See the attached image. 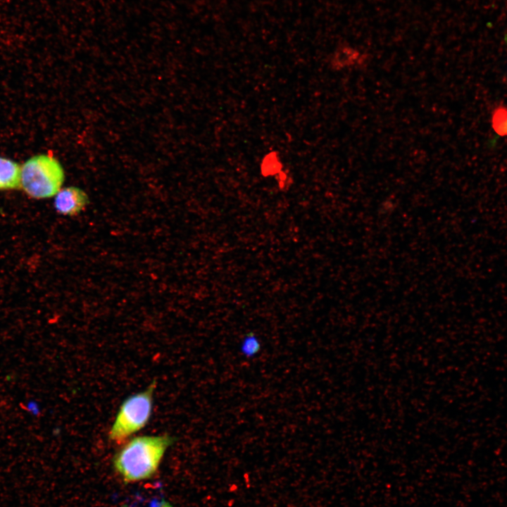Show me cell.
Segmentation results:
<instances>
[{"instance_id": "obj_1", "label": "cell", "mask_w": 507, "mask_h": 507, "mask_svg": "<svg viewBox=\"0 0 507 507\" xmlns=\"http://www.w3.org/2000/svg\"><path fill=\"white\" fill-rule=\"evenodd\" d=\"M175 441L169 434L135 437L125 442L115 453L113 467L125 483L151 478Z\"/></svg>"}, {"instance_id": "obj_2", "label": "cell", "mask_w": 507, "mask_h": 507, "mask_svg": "<svg viewBox=\"0 0 507 507\" xmlns=\"http://www.w3.org/2000/svg\"><path fill=\"white\" fill-rule=\"evenodd\" d=\"M156 381L154 380L144 390L134 394L120 405L108 431V439L120 445L133 434L144 428L152 414Z\"/></svg>"}, {"instance_id": "obj_3", "label": "cell", "mask_w": 507, "mask_h": 507, "mask_svg": "<svg viewBox=\"0 0 507 507\" xmlns=\"http://www.w3.org/2000/svg\"><path fill=\"white\" fill-rule=\"evenodd\" d=\"M65 178L59 161L51 155L40 154L28 159L21 168V187L34 199L55 196Z\"/></svg>"}, {"instance_id": "obj_4", "label": "cell", "mask_w": 507, "mask_h": 507, "mask_svg": "<svg viewBox=\"0 0 507 507\" xmlns=\"http://www.w3.org/2000/svg\"><path fill=\"white\" fill-rule=\"evenodd\" d=\"M54 208L62 215L73 216L80 213L89 204L87 194L77 187L60 189L55 195Z\"/></svg>"}, {"instance_id": "obj_5", "label": "cell", "mask_w": 507, "mask_h": 507, "mask_svg": "<svg viewBox=\"0 0 507 507\" xmlns=\"http://www.w3.org/2000/svg\"><path fill=\"white\" fill-rule=\"evenodd\" d=\"M367 55L349 44H340L330 56L329 64L334 70L354 69L367 62Z\"/></svg>"}, {"instance_id": "obj_6", "label": "cell", "mask_w": 507, "mask_h": 507, "mask_svg": "<svg viewBox=\"0 0 507 507\" xmlns=\"http://www.w3.org/2000/svg\"><path fill=\"white\" fill-rule=\"evenodd\" d=\"M21 186V168L18 163L0 157V189H15Z\"/></svg>"}, {"instance_id": "obj_7", "label": "cell", "mask_w": 507, "mask_h": 507, "mask_svg": "<svg viewBox=\"0 0 507 507\" xmlns=\"http://www.w3.org/2000/svg\"><path fill=\"white\" fill-rule=\"evenodd\" d=\"M261 172L265 177L276 176L284 169L282 158L277 151H270L262 158L261 162Z\"/></svg>"}, {"instance_id": "obj_8", "label": "cell", "mask_w": 507, "mask_h": 507, "mask_svg": "<svg viewBox=\"0 0 507 507\" xmlns=\"http://www.w3.org/2000/svg\"><path fill=\"white\" fill-rule=\"evenodd\" d=\"M261 344L254 332H249L243 338L240 344V351L246 358H251L258 353Z\"/></svg>"}, {"instance_id": "obj_9", "label": "cell", "mask_w": 507, "mask_h": 507, "mask_svg": "<svg viewBox=\"0 0 507 507\" xmlns=\"http://www.w3.org/2000/svg\"><path fill=\"white\" fill-rule=\"evenodd\" d=\"M492 126L499 135H507V110L499 108L495 111L492 117Z\"/></svg>"}, {"instance_id": "obj_10", "label": "cell", "mask_w": 507, "mask_h": 507, "mask_svg": "<svg viewBox=\"0 0 507 507\" xmlns=\"http://www.w3.org/2000/svg\"><path fill=\"white\" fill-rule=\"evenodd\" d=\"M156 507H173V506L168 502L162 501L161 503H158Z\"/></svg>"}, {"instance_id": "obj_11", "label": "cell", "mask_w": 507, "mask_h": 507, "mask_svg": "<svg viewBox=\"0 0 507 507\" xmlns=\"http://www.w3.org/2000/svg\"><path fill=\"white\" fill-rule=\"evenodd\" d=\"M504 40H505V42H506V44H507V35H506V36H505V37H504Z\"/></svg>"}]
</instances>
